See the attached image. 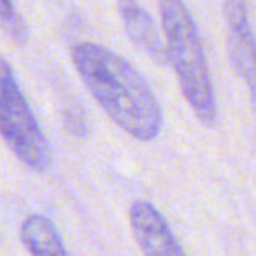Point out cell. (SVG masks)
Wrapping results in <instances>:
<instances>
[{"instance_id": "cell-1", "label": "cell", "mask_w": 256, "mask_h": 256, "mask_svg": "<svg viewBox=\"0 0 256 256\" xmlns=\"http://www.w3.org/2000/svg\"><path fill=\"white\" fill-rule=\"evenodd\" d=\"M72 62L102 110L134 139L154 140L164 112L150 82L128 60L96 42H78Z\"/></svg>"}, {"instance_id": "cell-2", "label": "cell", "mask_w": 256, "mask_h": 256, "mask_svg": "<svg viewBox=\"0 0 256 256\" xmlns=\"http://www.w3.org/2000/svg\"><path fill=\"white\" fill-rule=\"evenodd\" d=\"M160 14L168 64L176 72L182 96L200 123L216 126V96L198 26L184 0H160Z\"/></svg>"}, {"instance_id": "cell-3", "label": "cell", "mask_w": 256, "mask_h": 256, "mask_svg": "<svg viewBox=\"0 0 256 256\" xmlns=\"http://www.w3.org/2000/svg\"><path fill=\"white\" fill-rule=\"evenodd\" d=\"M0 136L26 167L36 172L50 170V142L4 58H0Z\"/></svg>"}, {"instance_id": "cell-4", "label": "cell", "mask_w": 256, "mask_h": 256, "mask_svg": "<svg viewBox=\"0 0 256 256\" xmlns=\"http://www.w3.org/2000/svg\"><path fill=\"white\" fill-rule=\"evenodd\" d=\"M223 11L228 26L232 65L248 84L256 126V37L249 23L244 0H224Z\"/></svg>"}, {"instance_id": "cell-5", "label": "cell", "mask_w": 256, "mask_h": 256, "mask_svg": "<svg viewBox=\"0 0 256 256\" xmlns=\"http://www.w3.org/2000/svg\"><path fill=\"white\" fill-rule=\"evenodd\" d=\"M130 226L140 251L148 256H182L184 248L153 204L137 200L130 207Z\"/></svg>"}, {"instance_id": "cell-6", "label": "cell", "mask_w": 256, "mask_h": 256, "mask_svg": "<svg viewBox=\"0 0 256 256\" xmlns=\"http://www.w3.org/2000/svg\"><path fill=\"white\" fill-rule=\"evenodd\" d=\"M118 11H120L121 22L130 40L142 53H146L154 64L167 65V48L150 12L137 0H118Z\"/></svg>"}, {"instance_id": "cell-7", "label": "cell", "mask_w": 256, "mask_h": 256, "mask_svg": "<svg viewBox=\"0 0 256 256\" xmlns=\"http://www.w3.org/2000/svg\"><path fill=\"white\" fill-rule=\"evenodd\" d=\"M22 240L30 254L62 256L68 254L56 226L42 214H30L22 224Z\"/></svg>"}, {"instance_id": "cell-8", "label": "cell", "mask_w": 256, "mask_h": 256, "mask_svg": "<svg viewBox=\"0 0 256 256\" xmlns=\"http://www.w3.org/2000/svg\"><path fill=\"white\" fill-rule=\"evenodd\" d=\"M0 28L18 44H25L28 39L26 25L12 0H0Z\"/></svg>"}, {"instance_id": "cell-9", "label": "cell", "mask_w": 256, "mask_h": 256, "mask_svg": "<svg viewBox=\"0 0 256 256\" xmlns=\"http://www.w3.org/2000/svg\"><path fill=\"white\" fill-rule=\"evenodd\" d=\"M64 123L65 128H67L72 136H78V137L88 136V123H86L84 116L81 112H78V110H65Z\"/></svg>"}]
</instances>
